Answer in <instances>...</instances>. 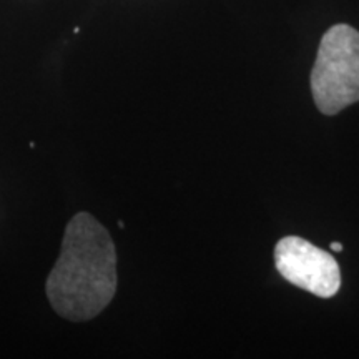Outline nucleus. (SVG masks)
I'll use <instances>...</instances> for the list:
<instances>
[{
  "label": "nucleus",
  "mask_w": 359,
  "mask_h": 359,
  "mask_svg": "<svg viewBox=\"0 0 359 359\" xmlns=\"http://www.w3.org/2000/svg\"><path fill=\"white\" fill-rule=\"evenodd\" d=\"M115 291L114 240L92 215H75L67 224L60 257L48 275V302L65 320L88 321L109 306Z\"/></svg>",
  "instance_id": "obj_1"
},
{
  "label": "nucleus",
  "mask_w": 359,
  "mask_h": 359,
  "mask_svg": "<svg viewBox=\"0 0 359 359\" xmlns=\"http://www.w3.org/2000/svg\"><path fill=\"white\" fill-rule=\"evenodd\" d=\"M331 250L336 251V253H341V251H343V245H341L339 241H334V243H331Z\"/></svg>",
  "instance_id": "obj_4"
},
{
  "label": "nucleus",
  "mask_w": 359,
  "mask_h": 359,
  "mask_svg": "<svg viewBox=\"0 0 359 359\" xmlns=\"http://www.w3.org/2000/svg\"><path fill=\"white\" fill-rule=\"evenodd\" d=\"M275 263L280 275L298 288L320 298L338 293L341 273L336 259L303 238H283L276 245Z\"/></svg>",
  "instance_id": "obj_3"
},
{
  "label": "nucleus",
  "mask_w": 359,
  "mask_h": 359,
  "mask_svg": "<svg viewBox=\"0 0 359 359\" xmlns=\"http://www.w3.org/2000/svg\"><path fill=\"white\" fill-rule=\"evenodd\" d=\"M311 92L318 110L336 115L359 102V32L346 24L323 35L311 72Z\"/></svg>",
  "instance_id": "obj_2"
}]
</instances>
